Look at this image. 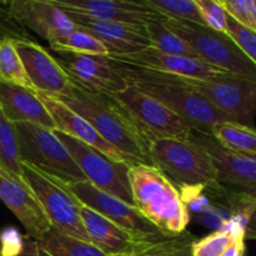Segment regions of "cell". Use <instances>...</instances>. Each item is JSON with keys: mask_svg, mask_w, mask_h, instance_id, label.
Returning a JSON list of instances; mask_svg holds the SVG:
<instances>
[{"mask_svg": "<svg viewBox=\"0 0 256 256\" xmlns=\"http://www.w3.org/2000/svg\"><path fill=\"white\" fill-rule=\"evenodd\" d=\"M55 99L84 118L105 142L125 158L130 166H152L149 142L139 134L125 110L112 95L88 90L72 79L69 96Z\"/></svg>", "mask_w": 256, "mask_h": 256, "instance_id": "6da1fadb", "label": "cell"}, {"mask_svg": "<svg viewBox=\"0 0 256 256\" xmlns=\"http://www.w3.org/2000/svg\"><path fill=\"white\" fill-rule=\"evenodd\" d=\"M118 69L128 85L156 99L192 129L210 132L212 126L219 122H234L174 75L150 72L122 62H118Z\"/></svg>", "mask_w": 256, "mask_h": 256, "instance_id": "7a4b0ae2", "label": "cell"}, {"mask_svg": "<svg viewBox=\"0 0 256 256\" xmlns=\"http://www.w3.org/2000/svg\"><path fill=\"white\" fill-rule=\"evenodd\" d=\"M132 202L138 212L165 236H176L189 224V208L179 190L160 170L132 165L129 172Z\"/></svg>", "mask_w": 256, "mask_h": 256, "instance_id": "3957f363", "label": "cell"}, {"mask_svg": "<svg viewBox=\"0 0 256 256\" xmlns=\"http://www.w3.org/2000/svg\"><path fill=\"white\" fill-rule=\"evenodd\" d=\"M152 166L165 175L178 190L216 186L218 176L206 155L188 140L162 139L149 144Z\"/></svg>", "mask_w": 256, "mask_h": 256, "instance_id": "277c9868", "label": "cell"}, {"mask_svg": "<svg viewBox=\"0 0 256 256\" xmlns=\"http://www.w3.org/2000/svg\"><path fill=\"white\" fill-rule=\"evenodd\" d=\"M162 24L180 38L205 64L212 68L256 80V64L242 54L225 35L204 25L166 19Z\"/></svg>", "mask_w": 256, "mask_h": 256, "instance_id": "5b68a950", "label": "cell"}, {"mask_svg": "<svg viewBox=\"0 0 256 256\" xmlns=\"http://www.w3.org/2000/svg\"><path fill=\"white\" fill-rule=\"evenodd\" d=\"M14 129L22 162L65 182L86 180L54 132L32 122H15Z\"/></svg>", "mask_w": 256, "mask_h": 256, "instance_id": "8992f818", "label": "cell"}, {"mask_svg": "<svg viewBox=\"0 0 256 256\" xmlns=\"http://www.w3.org/2000/svg\"><path fill=\"white\" fill-rule=\"evenodd\" d=\"M112 96L149 144L162 139L185 140L192 129L165 105L132 85Z\"/></svg>", "mask_w": 256, "mask_h": 256, "instance_id": "52a82bcc", "label": "cell"}, {"mask_svg": "<svg viewBox=\"0 0 256 256\" xmlns=\"http://www.w3.org/2000/svg\"><path fill=\"white\" fill-rule=\"evenodd\" d=\"M22 172L52 229L75 239L89 242L80 220L79 202L59 180L25 162H22Z\"/></svg>", "mask_w": 256, "mask_h": 256, "instance_id": "ba28073f", "label": "cell"}, {"mask_svg": "<svg viewBox=\"0 0 256 256\" xmlns=\"http://www.w3.org/2000/svg\"><path fill=\"white\" fill-rule=\"evenodd\" d=\"M55 135L62 142L70 156L84 174L86 182L102 192L122 200L134 206L132 189H130L129 172L130 165L118 162L90 145L74 139L66 134L55 130Z\"/></svg>", "mask_w": 256, "mask_h": 256, "instance_id": "9c48e42d", "label": "cell"}, {"mask_svg": "<svg viewBox=\"0 0 256 256\" xmlns=\"http://www.w3.org/2000/svg\"><path fill=\"white\" fill-rule=\"evenodd\" d=\"M176 78L234 122L249 126L256 108V80L234 74L209 79Z\"/></svg>", "mask_w": 256, "mask_h": 256, "instance_id": "30bf717a", "label": "cell"}, {"mask_svg": "<svg viewBox=\"0 0 256 256\" xmlns=\"http://www.w3.org/2000/svg\"><path fill=\"white\" fill-rule=\"evenodd\" d=\"M59 182L80 204L90 208L135 236L148 242H155L165 236L138 212L136 208L102 192L86 180L78 182H65L59 180Z\"/></svg>", "mask_w": 256, "mask_h": 256, "instance_id": "8fae6325", "label": "cell"}, {"mask_svg": "<svg viewBox=\"0 0 256 256\" xmlns=\"http://www.w3.org/2000/svg\"><path fill=\"white\" fill-rule=\"evenodd\" d=\"M185 140L199 148L216 172L218 182L239 188L242 192L255 198L256 158L239 154L222 146L210 132L190 129Z\"/></svg>", "mask_w": 256, "mask_h": 256, "instance_id": "7c38bea8", "label": "cell"}, {"mask_svg": "<svg viewBox=\"0 0 256 256\" xmlns=\"http://www.w3.org/2000/svg\"><path fill=\"white\" fill-rule=\"evenodd\" d=\"M55 59L74 82L92 92L114 95L128 86L118 62L108 55L55 52Z\"/></svg>", "mask_w": 256, "mask_h": 256, "instance_id": "4fadbf2b", "label": "cell"}, {"mask_svg": "<svg viewBox=\"0 0 256 256\" xmlns=\"http://www.w3.org/2000/svg\"><path fill=\"white\" fill-rule=\"evenodd\" d=\"M28 76L38 92L52 98L69 96L72 79L44 46L29 39L12 38Z\"/></svg>", "mask_w": 256, "mask_h": 256, "instance_id": "5bb4252c", "label": "cell"}, {"mask_svg": "<svg viewBox=\"0 0 256 256\" xmlns=\"http://www.w3.org/2000/svg\"><path fill=\"white\" fill-rule=\"evenodd\" d=\"M0 200L26 230L28 238L39 242L52 229L46 215L22 176L0 164Z\"/></svg>", "mask_w": 256, "mask_h": 256, "instance_id": "9a60e30c", "label": "cell"}, {"mask_svg": "<svg viewBox=\"0 0 256 256\" xmlns=\"http://www.w3.org/2000/svg\"><path fill=\"white\" fill-rule=\"evenodd\" d=\"M60 9V8H59ZM75 28L89 32L109 49L110 54H132L150 46L144 26L108 22L72 10L62 9Z\"/></svg>", "mask_w": 256, "mask_h": 256, "instance_id": "2e32d148", "label": "cell"}, {"mask_svg": "<svg viewBox=\"0 0 256 256\" xmlns=\"http://www.w3.org/2000/svg\"><path fill=\"white\" fill-rule=\"evenodd\" d=\"M108 56L114 62H122V64H128L132 66L140 68V69L175 75V76L180 78L209 79V78L230 74V72L210 66L198 59L170 55L152 46L145 48L140 52H132V54H112Z\"/></svg>", "mask_w": 256, "mask_h": 256, "instance_id": "e0dca14e", "label": "cell"}, {"mask_svg": "<svg viewBox=\"0 0 256 256\" xmlns=\"http://www.w3.org/2000/svg\"><path fill=\"white\" fill-rule=\"evenodd\" d=\"M8 14L49 42L75 29L68 15L52 0H14L9 2Z\"/></svg>", "mask_w": 256, "mask_h": 256, "instance_id": "ac0fdd59", "label": "cell"}, {"mask_svg": "<svg viewBox=\"0 0 256 256\" xmlns=\"http://www.w3.org/2000/svg\"><path fill=\"white\" fill-rule=\"evenodd\" d=\"M60 9L72 10L108 22L144 26L149 22H164L168 18L142 2L126 0H52Z\"/></svg>", "mask_w": 256, "mask_h": 256, "instance_id": "d6986e66", "label": "cell"}, {"mask_svg": "<svg viewBox=\"0 0 256 256\" xmlns=\"http://www.w3.org/2000/svg\"><path fill=\"white\" fill-rule=\"evenodd\" d=\"M79 214L89 242L105 254L112 256L136 254L142 246L150 242L135 236L85 205L80 204Z\"/></svg>", "mask_w": 256, "mask_h": 256, "instance_id": "ffe728a7", "label": "cell"}, {"mask_svg": "<svg viewBox=\"0 0 256 256\" xmlns=\"http://www.w3.org/2000/svg\"><path fill=\"white\" fill-rule=\"evenodd\" d=\"M36 94L42 102V104L45 105L49 114L52 115V120H54L55 129L58 132L69 135V136L74 138V139L80 140L84 144L90 145L94 149L102 152V154L112 158L114 160L128 162L125 158L118 150H115L109 142H105L98 134L96 130L84 118H82L79 114L72 112L70 108H68L66 105L62 104L60 100L55 99V98L38 92Z\"/></svg>", "mask_w": 256, "mask_h": 256, "instance_id": "44dd1931", "label": "cell"}, {"mask_svg": "<svg viewBox=\"0 0 256 256\" xmlns=\"http://www.w3.org/2000/svg\"><path fill=\"white\" fill-rule=\"evenodd\" d=\"M0 109L10 122H32L55 132L52 115L36 92L0 80Z\"/></svg>", "mask_w": 256, "mask_h": 256, "instance_id": "7402d4cb", "label": "cell"}, {"mask_svg": "<svg viewBox=\"0 0 256 256\" xmlns=\"http://www.w3.org/2000/svg\"><path fill=\"white\" fill-rule=\"evenodd\" d=\"M210 134L226 149L256 158V134L252 126L236 122H222L214 125Z\"/></svg>", "mask_w": 256, "mask_h": 256, "instance_id": "603a6c76", "label": "cell"}, {"mask_svg": "<svg viewBox=\"0 0 256 256\" xmlns=\"http://www.w3.org/2000/svg\"><path fill=\"white\" fill-rule=\"evenodd\" d=\"M38 245L40 252L46 256H112L98 249L92 242L75 239L52 228Z\"/></svg>", "mask_w": 256, "mask_h": 256, "instance_id": "cb8c5ba5", "label": "cell"}, {"mask_svg": "<svg viewBox=\"0 0 256 256\" xmlns=\"http://www.w3.org/2000/svg\"><path fill=\"white\" fill-rule=\"evenodd\" d=\"M0 80L36 92L10 36H0Z\"/></svg>", "mask_w": 256, "mask_h": 256, "instance_id": "d4e9b609", "label": "cell"}, {"mask_svg": "<svg viewBox=\"0 0 256 256\" xmlns=\"http://www.w3.org/2000/svg\"><path fill=\"white\" fill-rule=\"evenodd\" d=\"M50 48L54 52H72L85 55H109L110 52L100 40L89 32L75 28L60 39L50 42Z\"/></svg>", "mask_w": 256, "mask_h": 256, "instance_id": "484cf974", "label": "cell"}, {"mask_svg": "<svg viewBox=\"0 0 256 256\" xmlns=\"http://www.w3.org/2000/svg\"><path fill=\"white\" fill-rule=\"evenodd\" d=\"M145 32H146L148 40H149L152 48H155V49L170 55L198 59L195 52L178 35L170 32L162 22H146L145 24Z\"/></svg>", "mask_w": 256, "mask_h": 256, "instance_id": "4316f807", "label": "cell"}, {"mask_svg": "<svg viewBox=\"0 0 256 256\" xmlns=\"http://www.w3.org/2000/svg\"><path fill=\"white\" fill-rule=\"evenodd\" d=\"M196 238L192 232H182L176 236H164L148 242L136 256H192V244Z\"/></svg>", "mask_w": 256, "mask_h": 256, "instance_id": "83f0119b", "label": "cell"}, {"mask_svg": "<svg viewBox=\"0 0 256 256\" xmlns=\"http://www.w3.org/2000/svg\"><path fill=\"white\" fill-rule=\"evenodd\" d=\"M146 6L156 10L168 19L189 22L206 26L195 0H142Z\"/></svg>", "mask_w": 256, "mask_h": 256, "instance_id": "f1b7e54d", "label": "cell"}, {"mask_svg": "<svg viewBox=\"0 0 256 256\" xmlns=\"http://www.w3.org/2000/svg\"><path fill=\"white\" fill-rule=\"evenodd\" d=\"M0 164L14 174L22 176V158L18 146L14 124L10 122L0 109Z\"/></svg>", "mask_w": 256, "mask_h": 256, "instance_id": "f546056e", "label": "cell"}, {"mask_svg": "<svg viewBox=\"0 0 256 256\" xmlns=\"http://www.w3.org/2000/svg\"><path fill=\"white\" fill-rule=\"evenodd\" d=\"M228 15V14H226ZM225 35L234 42L238 49L246 55L252 62L256 64V32L249 29L245 25L240 24L236 20L226 18V28H225Z\"/></svg>", "mask_w": 256, "mask_h": 256, "instance_id": "4dcf8cb0", "label": "cell"}, {"mask_svg": "<svg viewBox=\"0 0 256 256\" xmlns=\"http://www.w3.org/2000/svg\"><path fill=\"white\" fill-rule=\"evenodd\" d=\"M218 2L230 18L256 32L255 0H218Z\"/></svg>", "mask_w": 256, "mask_h": 256, "instance_id": "1f68e13d", "label": "cell"}, {"mask_svg": "<svg viewBox=\"0 0 256 256\" xmlns=\"http://www.w3.org/2000/svg\"><path fill=\"white\" fill-rule=\"evenodd\" d=\"M232 242V236L224 230H216L192 244V256H220Z\"/></svg>", "mask_w": 256, "mask_h": 256, "instance_id": "d6a6232c", "label": "cell"}, {"mask_svg": "<svg viewBox=\"0 0 256 256\" xmlns=\"http://www.w3.org/2000/svg\"><path fill=\"white\" fill-rule=\"evenodd\" d=\"M195 4L208 28L219 32H225L228 15L218 0H195Z\"/></svg>", "mask_w": 256, "mask_h": 256, "instance_id": "836d02e7", "label": "cell"}, {"mask_svg": "<svg viewBox=\"0 0 256 256\" xmlns=\"http://www.w3.org/2000/svg\"><path fill=\"white\" fill-rule=\"evenodd\" d=\"M25 239L14 228H6L0 232V256H16L24 249Z\"/></svg>", "mask_w": 256, "mask_h": 256, "instance_id": "e575fe53", "label": "cell"}, {"mask_svg": "<svg viewBox=\"0 0 256 256\" xmlns=\"http://www.w3.org/2000/svg\"><path fill=\"white\" fill-rule=\"evenodd\" d=\"M245 255V239H232L229 246L222 252L220 256H244Z\"/></svg>", "mask_w": 256, "mask_h": 256, "instance_id": "d590c367", "label": "cell"}, {"mask_svg": "<svg viewBox=\"0 0 256 256\" xmlns=\"http://www.w3.org/2000/svg\"><path fill=\"white\" fill-rule=\"evenodd\" d=\"M16 256H40L39 245H38V242H34L32 239L26 238V239H25L24 249H22V252Z\"/></svg>", "mask_w": 256, "mask_h": 256, "instance_id": "8d00e7d4", "label": "cell"}, {"mask_svg": "<svg viewBox=\"0 0 256 256\" xmlns=\"http://www.w3.org/2000/svg\"><path fill=\"white\" fill-rule=\"evenodd\" d=\"M39 250H40V249H39ZM40 256H46V255H45V254H42V252H40Z\"/></svg>", "mask_w": 256, "mask_h": 256, "instance_id": "74e56055", "label": "cell"}, {"mask_svg": "<svg viewBox=\"0 0 256 256\" xmlns=\"http://www.w3.org/2000/svg\"><path fill=\"white\" fill-rule=\"evenodd\" d=\"M126 256H136L135 254H132V255H126Z\"/></svg>", "mask_w": 256, "mask_h": 256, "instance_id": "f35d334b", "label": "cell"}]
</instances>
